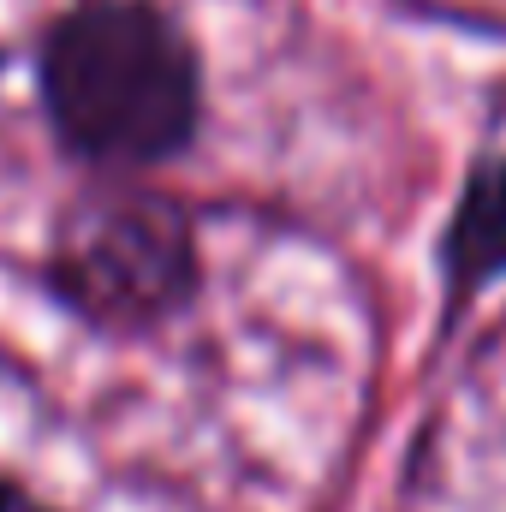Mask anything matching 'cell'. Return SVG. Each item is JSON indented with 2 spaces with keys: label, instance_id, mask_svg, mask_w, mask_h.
Wrapping results in <instances>:
<instances>
[{
  "label": "cell",
  "instance_id": "cell-1",
  "mask_svg": "<svg viewBox=\"0 0 506 512\" xmlns=\"http://www.w3.org/2000/svg\"><path fill=\"white\" fill-rule=\"evenodd\" d=\"M42 96L78 155L143 167L197 126V54L143 0H84L42 42Z\"/></svg>",
  "mask_w": 506,
  "mask_h": 512
},
{
  "label": "cell",
  "instance_id": "cell-2",
  "mask_svg": "<svg viewBox=\"0 0 506 512\" xmlns=\"http://www.w3.org/2000/svg\"><path fill=\"white\" fill-rule=\"evenodd\" d=\"M197 280L191 227L173 203L131 197L66 221L54 286L96 322H149L173 310Z\"/></svg>",
  "mask_w": 506,
  "mask_h": 512
},
{
  "label": "cell",
  "instance_id": "cell-3",
  "mask_svg": "<svg viewBox=\"0 0 506 512\" xmlns=\"http://www.w3.org/2000/svg\"><path fill=\"white\" fill-rule=\"evenodd\" d=\"M447 256H453V274L459 280H489L506 268V161L483 167L453 215V239H447Z\"/></svg>",
  "mask_w": 506,
  "mask_h": 512
},
{
  "label": "cell",
  "instance_id": "cell-4",
  "mask_svg": "<svg viewBox=\"0 0 506 512\" xmlns=\"http://www.w3.org/2000/svg\"><path fill=\"white\" fill-rule=\"evenodd\" d=\"M0 512H48L42 501H30L24 489H12V483H0Z\"/></svg>",
  "mask_w": 506,
  "mask_h": 512
}]
</instances>
